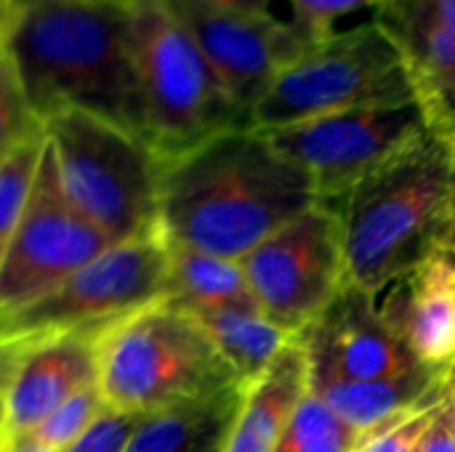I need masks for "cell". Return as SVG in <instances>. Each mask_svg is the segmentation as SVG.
I'll return each mask as SVG.
<instances>
[{
	"label": "cell",
	"mask_w": 455,
	"mask_h": 452,
	"mask_svg": "<svg viewBox=\"0 0 455 452\" xmlns=\"http://www.w3.org/2000/svg\"><path fill=\"white\" fill-rule=\"evenodd\" d=\"M317 202L304 168L261 131L235 128L163 165L157 229L171 245L243 261Z\"/></svg>",
	"instance_id": "cell-1"
},
{
	"label": "cell",
	"mask_w": 455,
	"mask_h": 452,
	"mask_svg": "<svg viewBox=\"0 0 455 452\" xmlns=\"http://www.w3.org/2000/svg\"><path fill=\"white\" fill-rule=\"evenodd\" d=\"M0 35L40 123L83 112L144 139L125 8L8 0Z\"/></svg>",
	"instance_id": "cell-2"
},
{
	"label": "cell",
	"mask_w": 455,
	"mask_h": 452,
	"mask_svg": "<svg viewBox=\"0 0 455 452\" xmlns=\"http://www.w3.org/2000/svg\"><path fill=\"white\" fill-rule=\"evenodd\" d=\"M455 157L429 131L397 160L325 202L341 224L349 285L376 296L451 242Z\"/></svg>",
	"instance_id": "cell-3"
},
{
	"label": "cell",
	"mask_w": 455,
	"mask_h": 452,
	"mask_svg": "<svg viewBox=\"0 0 455 452\" xmlns=\"http://www.w3.org/2000/svg\"><path fill=\"white\" fill-rule=\"evenodd\" d=\"M128 35L144 141L163 165L227 131L248 128L173 8L139 0L128 8Z\"/></svg>",
	"instance_id": "cell-4"
},
{
	"label": "cell",
	"mask_w": 455,
	"mask_h": 452,
	"mask_svg": "<svg viewBox=\"0 0 455 452\" xmlns=\"http://www.w3.org/2000/svg\"><path fill=\"white\" fill-rule=\"evenodd\" d=\"M99 389L112 410L147 416L243 386L187 309L160 301L96 341Z\"/></svg>",
	"instance_id": "cell-5"
},
{
	"label": "cell",
	"mask_w": 455,
	"mask_h": 452,
	"mask_svg": "<svg viewBox=\"0 0 455 452\" xmlns=\"http://www.w3.org/2000/svg\"><path fill=\"white\" fill-rule=\"evenodd\" d=\"M67 200L115 245L157 229L163 163L152 147L107 120L61 112L43 123Z\"/></svg>",
	"instance_id": "cell-6"
},
{
	"label": "cell",
	"mask_w": 455,
	"mask_h": 452,
	"mask_svg": "<svg viewBox=\"0 0 455 452\" xmlns=\"http://www.w3.org/2000/svg\"><path fill=\"white\" fill-rule=\"evenodd\" d=\"M416 99L405 59L371 19L299 53L251 112L248 128L269 133L315 117Z\"/></svg>",
	"instance_id": "cell-7"
},
{
	"label": "cell",
	"mask_w": 455,
	"mask_h": 452,
	"mask_svg": "<svg viewBox=\"0 0 455 452\" xmlns=\"http://www.w3.org/2000/svg\"><path fill=\"white\" fill-rule=\"evenodd\" d=\"M168 301V242L160 232L117 242L35 304L0 320V338L101 336L131 314Z\"/></svg>",
	"instance_id": "cell-8"
},
{
	"label": "cell",
	"mask_w": 455,
	"mask_h": 452,
	"mask_svg": "<svg viewBox=\"0 0 455 452\" xmlns=\"http://www.w3.org/2000/svg\"><path fill=\"white\" fill-rule=\"evenodd\" d=\"M429 131L421 101L411 99L315 117L264 136L309 173L320 202H336Z\"/></svg>",
	"instance_id": "cell-9"
},
{
	"label": "cell",
	"mask_w": 455,
	"mask_h": 452,
	"mask_svg": "<svg viewBox=\"0 0 455 452\" xmlns=\"http://www.w3.org/2000/svg\"><path fill=\"white\" fill-rule=\"evenodd\" d=\"M240 266L256 306L301 336L349 282L336 210L325 202L312 205L251 250Z\"/></svg>",
	"instance_id": "cell-10"
},
{
	"label": "cell",
	"mask_w": 455,
	"mask_h": 452,
	"mask_svg": "<svg viewBox=\"0 0 455 452\" xmlns=\"http://www.w3.org/2000/svg\"><path fill=\"white\" fill-rule=\"evenodd\" d=\"M115 242L67 200L48 141L29 202L0 264V320L48 296Z\"/></svg>",
	"instance_id": "cell-11"
},
{
	"label": "cell",
	"mask_w": 455,
	"mask_h": 452,
	"mask_svg": "<svg viewBox=\"0 0 455 452\" xmlns=\"http://www.w3.org/2000/svg\"><path fill=\"white\" fill-rule=\"evenodd\" d=\"M176 13L245 123H251V112L272 88L275 77L317 43L293 19L285 21L277 13Z\"/></svg>",
	"instance_id": "cell-12"
},
{
	"label": "cell",
	"mask_w": 455,
	"mask_h": 452,
	"mask_svg": "<svg viewBox=\"0 0 455 452\" xmlns=\"http://www.w3.org/2000/svg\"><path fill=\"white\" fill-rule=\"evenodd\" d=\"M96 341L91 333L0 338L5 432L27 434L72 394L99 384Z\"/></svg>",
	"instance_id": "cell-13"
},
{
	"label": "cell",
	"mask_w": 455,
	"mask_h": 452,
	"mask_svg": "<svg viewBox=\"0 0 455 452\" xmlns=\"http://www.w3.org/2000/svg\"><path fill=\"white\" fill-rule=\"evenodd\" d=\"M301 338L312 362L344 378L389 381L432 373L384 320L376 298L349 282Z\"/></svg>",
	"instance_id": "cell-14"
},
{
	"label": "cell",
	"mask_w": 455,
	"mask_h": 452,
	"mask_svg": "<svg viewBox=\"0 0 455 452\" xmlns=\"http://www.w3.org/2000/svg\"><path fill=\"white\" fill-rule=\"evenodd\" d=\"M373 21L400 48L429 128L455 157V0H384Z\"/></svg>",
	"instance_id": "cell-15"
},
{
	"label": "cell",
	"mask_w": 455,
	"mask_h": 452,
	"mask_svg": "<svg viewBox=\"0 0 455 452\" xmlns=\"http://www.w3.org/2000/svg\"><path fill=\"white\" fill-rule=\"evenodd\" d=\"M373 298L424 368L440 376L453 370L455 250L451 242Z\"/></svg>",
	"instance_id": "cell-16"
},
{
	"label": "cell",
	"mask_w": 455,
	"mask_h": 452,
	"mask_svg": "<svg viewBox=\"0 0 455 452\" xmlns=\"http://www.w3.org/2000/svg\"><path fill=\"white\" fill-rule=\"evenodd\" d=\"M309 392V352L293 338L275 362L243 389V402L224 452H275L293 410Z\"/></svg>",
	"instance_id": "cell-17"
},
{
	"label": "cell",
	"mask_w": 455,
	"mask_h": 452,
	"mask_svg": "<svg viewBox=\"0 0 455 452\" xmlns=\"http://www.w3.org/2000/svg\"><path fill=\"white\" fill-rule=\"evenodd\" d=\"M245 386L139 416L123 452H224Z\"/></svg>",
	"instance_id": "cell-18"
},
{
	"label": "cell",
	"mask_w": 455,
	"mask_h": 452,
	"mask_svg": "<svg viewBox=\"0 0 455 452\" xmlns=\"http://www.w3.org/2000/svg\"><path fill=\"white\" fill-rule=\"evenodd\" d=\"M445 378L448 376L419 373L389 381H355L309 360V392L317 394L344 424H349L360 434V442L373 429L413 408L429 389H435Z\"/></svg>",
	"instance_id": "cell-19"
},
{
	"label": "cell",
	"mask_w": 455,
	"mask_h": 452,
	"mask_svg": "<svg viewBox=\"0 0 455 452\" xmlns=\"http://www.w3.org/2000/svg\"><path fill=\"white\" fill-rule=\"evenodd\" d=\"M211 336L219 354L235 370L243 386L253 384L275 357L299 336L269 320L256 304H237L205 312H189Z\"/></svg>",
	"instance_id": "cell-20"
},
{
	"label": "cell",
	"mask_w": 455,
	"mask_h": 452,
	"mask_svg": "<svg viewBox=\"0 0 455 452\" xmlns=\"http://www.w3.org/2000/svg\"><path fill=\"white\" fill-rule=\"evenodd\" d=\"M168 301L187 312L256 304L240 261L168 242Z\"/></svg>",
	"instance_id": "cell-21"
},
{
	"label": "cell",
	"mask_w": 455,
	"mask_h": 452,
	"mask_svg": "<svg viewBox=\"0 0 455 452\" xmlns=\"http://www.w3.org/2000/svg\"><path fill=\"white\" fill-rule=\"evenodd\" d=\"M360 434L344 424L317 394L307 397L293 410L275 452H357Z\"/></svg>",
	"instance_id": "cell-22"
},
{
	"label": "cell",
	"mask_w": 455,
	"mask_h": 452,
	"mask_svg": "<svg viewBox=\"0 0 455 452\" xmlns=\"http://www.w3.org/2000/svg\"><path fill=\"white\" fill-rule=\"evenodd\" d=\"M445 400H448V378L440 381L435 389H429L413 408L395 416L384 426L373 429L360 442L357 452H421Z\"/></svg>",
	"instance_id": "cell-23"
},
{
	"label": "cell",
	"mask_w": 455,
	"mask_h": 452,
	"mask_svg": "<svg viewBox=\"0 0 455 452\" xmlns=\"http://www.w3.org/2000/svg\"><path fill=\"white\" fill-rule=\"evenodd\" d=\"M43 136V123L29 107L19 72L0 35V163Z\"/></svg>",
	"instance_id": "cell-24"
},
{
	"label": "cell",
	"mask_w": 455,
	"mask_h": 452,
	"mask_svg": "<svg viewBox=\"0 0 455 452\" xmlns=\"http://www.w3.org/2000/svg\"><path fill=\"white\" fill-rule=\"evenodd\" d=\"M43 141H45V133L0 163V264L16 234L21 213L29 202L40 155H43Z\"/></svg>",
	"instance_id": "cell-25"
},
{
	"label": "cell",
	"mask_w": 455,
	"mask_h": 452,
	"mask_svg": "<svg viewBox=\"0 0 455 452\" xmlns=\"http://www.w3.org/2000/svg\"><path fill=\"white\" fill-rule=\"evenodd\" d=\"M107 410L104 394L99 384L72 394L67 402H61L53 413H48L32 432H27L37 445L48 450L64 452L69 450Z\"/></svg>",
	"instance_id": "cell-26"
},
{
	"label": "cell",
	"mask_w": 455,
	"mask_h": 452,
	"mask_svg": "<svg viewBox=\"0 0 455 452\" xmlns=\"http://www.w3.org/2000/svg\"><path fill=\"white\" fill-rule=\"evenodd\" d=\"M291 5V19L304 27L315 40L333 35V24L355 11L376 8L384 0H285Z\"/></svg>",
	"instance_id": "cell-27"
},
{
	"label": "cell",
	"mask_w": 455,
	"mask_h": 452,
	"mask_svg": "<svg viewBox=\"0 0 455 452\" xmlns=\"http://www.w3.org/2000/svg\"><path fill=\"white\" fill-rule=\"evenodd\" d=\"M136 421H139V416L112 410L107 405L101 418L69 450L64 452H123L125 445H128V437H131Z\"/></svg>",
	"instance_id": "cell-28"
},
{
	"label": "cell",
	"mask_w": 455,
	"mask_h": 452,
	"mask_svg": "<svg viewBox=\"0 0 455 452\" xmlns=\"http://www.w3.org/2000/svg\"><path fill=\"white\" fill-rule=\"evenodd\" d=\"M176 11L197 13H275V0H163Z\"/></svg>",
	"instance_id": "cell-29"
},
{
	"label": "cell",
	"mask_w": 455,
	"mask_h": 452,
	"mask_svg": "<svg viewBox=\"0 0 455 452\" xmlns=\"http://www.w3.org/2000/svg\"><path fill=\"white\" fill-rule=\"evenodd\" d=\"M421 452H455V413L448 400H445L435 426L429 429Z\"/></svg>",
	"instance_id": "cell-30"
},
{
	"label": "cell",
	"mask_w": 455,
	"mask_h": 452,
	"mask_svg": "<svg viewBox=\"0 0 455 452\" xmlns=\"http://www.w3.org/2000/svg\"><path fill=\"white\" fill-rule=\"evenodd\" d=\"M0 452H56L37 445L29 434H3L0 437Z\"/></svg>",
	"instance_id": "cell-31"
},
{
	"label": "cell",
	"mask_w": 455,
	"mask_h": 452,
	"mask_svg": "<svg viewBox=\"0 0 455 452\" xmlns=\"http://www.w3.org/2000/svg\"><path fill=\"white\" fill-rule=\"evenodd\" d=\"M85 3H99V5H112V8H133L139 0H85Z\"/></svg>",
	"instance_id": "cell-32"
},
{
	"label": "cell",
	"mask_w": 455,
	"mask_h": 452,
	"mask_svg": "<svg viewBox=\"0 0 455 452\" xmlns=\"http://www.w3.org/2000/svg\"><path fill=\"white\" fill-rule=\"evenodd\" d=\"M448 402H451V408H453L455 413V365L453 370L448 373Z\"/></svg>",
	"instance_id": "cell-33"
},
{
	"label": "cell",
	"mask_w": 455,
	"mask_h": 452,
	"mask_svg": "<svg viewBox=\"0 0 455 452\" xmlns=\"http://www.w3.org/2000/svg\"><path fill=\"white\" fill-rule=\"evenodd\" d=\"M5 432V400H3V373H0V437Z\"/></svg>",
	"instance_id": "cell-34"
},
{
	"label": "cell",
	"mask_w": 455,
	"mask_h": 452,
	"mask_svg": "<svg viewBox=\"0 0 455 452\" xmlns=\"http://www.w3.org/2000/svg\"><path fill=\"white\" fill-rule=\"evenodd\" d=\"M451 245H453V250H455V200H453V229H451Z\"/></svg>",
	"instance_id": "cell-35"
},
{
	"label": "cell",
	"mask_w": 455,
	"mask_h": 452,
	"mask_svg": "<svg viewBox=\"0 0 455 452\" xmlns=\"http://www.w3.org/2000/svg\"><path fill=\"white\" fill-rule=\"evenodd\" d=\"M5 3H8V0H0V19H3V11H5Z\"/></svg>",
	"instance_id": "cell-36"
}]
</instances>
